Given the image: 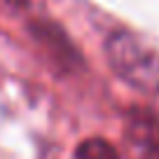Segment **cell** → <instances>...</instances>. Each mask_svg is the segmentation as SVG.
<instances>
[{"mask_svg":"<svg viewBox=\"0 0 159 159\" xmlns=\"http://www.w3.org/2000/svg\"><path fill=\"white\" fill-rule=\"evenodd\" d=\"M105 61L119 80L159 101V49L131 30H112L105 38Z\"/></svg>","mask_w":159,"mask_h":159,"instance_id":"1","label":"cell"},{"mask_svg":"<svg viewBox=\"0 0 159 159\" xmlns=\"http://www.w3.org/2000/svg\"><path fill=\"white\" fill-rule=\"evenodd\" d=\"M30 35L40 42V47H45L52 54V59L56 63H61L63 68H75L80 63V54L73 45L68 42V38L63 35V30L52 21H30Z\"/></svg>","mask_w":159,"mask_h":159,"instance_id":"2","label":"cell"},{"mask_svg":"<svg viewBox=\"0 0 159 159\" xmlns=\"http://www.w3.org/2000/svg\"><path fill=\"white\" fill-rule=\"evenodd\" d=\"M129 131L134 145H138L148 157L159 159V122L152 117L150 112H140L134 110L129 115Z\"/></svg>","mask_w":159,"mask_h":159,"instance_id":"3","label":"cell"},{"mask_svg":"<svg viewBox=\"0 0 159 159\" xmlns=\"http://www.w3.org/2000/svg\"><path fill=\"white\" fill-rule=\"evenodd\" d=\"M75 159H119V154L105 138H87L80 143Z\"/></svg>","mask_w":159,"mask_h":159,"instance_id":"4","label":"cell"}]
</instances>
